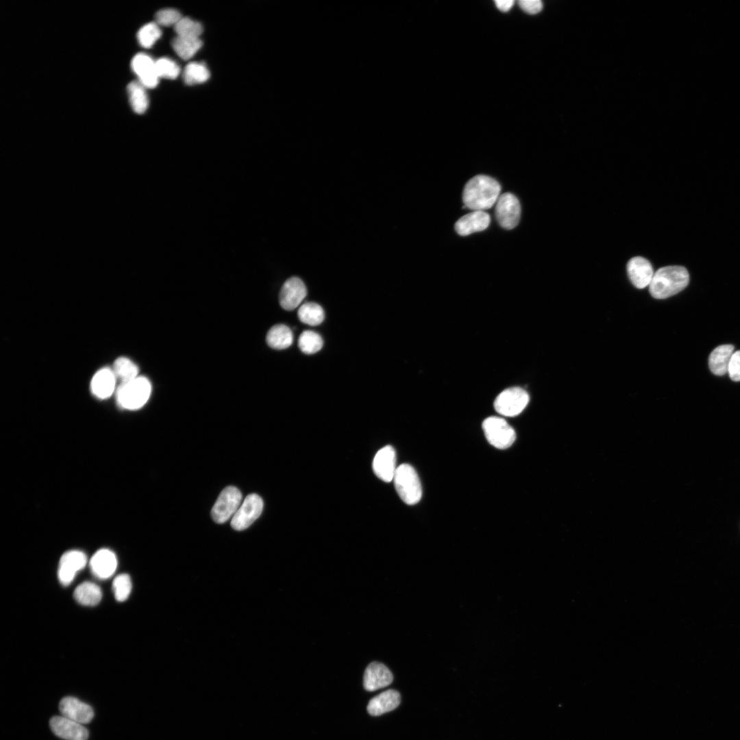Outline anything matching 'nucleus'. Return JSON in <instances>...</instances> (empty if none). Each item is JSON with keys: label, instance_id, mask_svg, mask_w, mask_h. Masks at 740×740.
<instances>
[{"label": "nucleus", "instance_id": "dca6fc26", "mask_svg": "<svg viewBox=\"0 0 740 740\" xmlns=\"http://www.w3.org/2000/svg\"><path fill=\"white\" fill-rule=\"evenodd\" d=\"M627 272L632 284L639 289L649 286L654 274L650 261L641 256L633 257L628 262Z\"/></svg>", "mask_w": 740, "mask_h": 740}, {"label": "nucleus", "instance_id": "ddd939ff", "mask_svg": "<svg viewBox=\"0 0 740 740\" xmlns=\"http://www.w3.org/2000/svg\"><path fill=\"white\" fill-rule=\"evenodd\" d=\"M396 454L391 445L381 448L375 455L373 469L375 476L382 481L390 482L393 480L396 469Z\"/></svg>", "mask_w": 740, "mask_h": 740}, {"label": "nucleus", "instance_id": "bb28decb", "mask_svg": "<svg viewBox=\"0 0 740 740\" xmlns=\"http://www.w3.org/2000/svg\"><path fill=\"white\" fill-rule=\"evenodd\" d=\"M297 316L302 323L312 326L321 324L325 318L323 309L314 302L302 304L298 310Z\"/></svg>", "mask_w": 740, "mask_h": 740}, {"label": "nucleus", "instance_id": "b1692460", "mask_svg": "<svg viewBox=\"0 0 740 740\" xmlns=\"http://www.w3.org/2000/svg\"><path fill=\"white\" fill-rule=\"evenodd\" d=\"M75 600L84 606H95L101 600L100 587L91 582H84L78 585L73 593Z\"/></svg>", "mask_w": 740, "mask_h": 740}, {"label": "nucleus", "instance_id": "f704fd0d", "mask_svg": "<svg viewBox=\"0 0 740 740\" xmlns=\"http://www.w3.org/2000/svg\"><path fill=\"white\" fill-rule=\"evenodd\" d=\"M182 18L180 12L173 8L160 10L155 14L156 23L159 25L169 26L175 24Z\"/></svg>", "mask_w": 740, "mask_h": 740}, {"label": "nucleus", "instance_id": "5701e85b", "mask_svg": "<svg viewBox=\"0 0 740 740\" xmlns=\"http://www.w3.org/2000/svg\"><path fill=\"white\" fill-rule=\"evenodd\" d=\"M268 345L275 349H284L293 341L291 330L284 324H277L270 328L266 336Z\"/></svg>", "mask_w": 740, "mask_h": 740}, {"label": "nucleus", "instance_id": "aec40b11", "mask_svg": "<svg viewBox=\"0 0 740 740\" xmlns=\"http://www.w3.org/2000/svg\"><path fill=\"white\" fill-rule=\"evenodd\" d=\"M399 693L393 689L386 690L373 698L367 710L372 716H379L395 709L400 704Z\"/></svg>", "mask_w": 740, "mask_h": 740}, {"label": "nucleus", "instance_id": "2f4dec72", "mask_svg": "<svg viewBox=\"0 0 740 740\" xmlns=\"http://www.w3.org/2000/svg\"><path fill=\"white\" fill-rule=\"evenodd\" d=\"M161 34L159 25L156 23H149L139 29L137 38L142 47L149 48L159 39Z\"/></svg>", "mask_w": 740, "mask_h": 740}, {"label": "nucleus", "instance_id": "c9c22d12", "mask_svg": "<svg viewBox=\"0 0 740 740\" xmlns=\"http://www.w3.org/2000/svg\"><path fill=\"white\" fill-rule=\"evenodd\" d=\"M727 372L732 380L735 382L740 381V351L733 353L728 364Z\"/></svg>", "mask_w": 740, "mask_h": 740}, {"label": "nucleus", "instance_id": "f8f14e48", "mask_svg": "<svg viewBox=\"0 0 740 740\" xmlns=\"http://www.w3.org/2000/svg\"><path fill=\"white\" fill-rule=\"evenodd\" d=\"M52 732L65 740H87L88 731L82 724L62 715L52 717L49 721Z\"/></svg>", "mask_w": 740, "mask_h": 740}, {"label": "nucleus", "instance_id": "1a4fd4ad", "mask_svg": "<svg viewBox=\"0 0 740 740\" xmlns=\"http://www.w3.org/2000/svg\"><path fill=\"white\" fill-rule=\"evenodd\" d=\"M521 207L518 199L512 193L501 195L495 206V216L499 224L510 230L517 225L520 219Z\"/></svg>", "mask_w": 740, "mask_h": 740}, {"label": "nucleus", "instance_id": "c85d7f7f", "mask_svg": "<svg viewBox=\"0 0 740 740\" xmlns=\"http://www.w3.org/2000/svg\"><path fill=\"white\" fill-rule=\"evenodd\" d=\"M210 77V72L203 63L190 62L188 64L183 73V79L188 85L206 82Z\"/></svg>", "mask_w": 740, "mask_h": 740}, {"label": "nucleus", "instance_id": "0eeeda50", "mask_svg": "<svg viewBox=\"0 0 740 740\" xmlns=\"http://www.w3.org/2000/svg\"><path fill=\"white\" fill-rule=\"evenodd\" d=\"M241 501V491L235 486H227L221 492L212 508V519L218 523L227 521L236 513Z\"/></svg>", "mask_w": 740, "mask_h": 740}, {"label": "nucleus", "instance_id": "9b49d317", "mask_svg": "<svg viewBox=\"0 0 740 740\" xmlns=\"http://www.w3.org/2000/svg\"><path fill=\"white\" fill-rule=\"evenodd\" d=\"M306 295L307 289L304 282L297 277H291L281 288L280 304L286 310H293L301 303Z\"/></svg>", "mask_w": 740, "mask_h": 740}, {"label": "nucleus", "instance_id": "6ab92c4d", "mask_svg": "<svg viewBox=\"0 0 740 740\" xmlns=\"http://www.w3.org/2000/svg\"><path fill=\"white\" fill-rule=\"evenodd\" d=\"M490 220V216L486 212L473 211L464 215L456 222L455 230L460 236H467L485 230L489 226Z\"/></svg>", "mask_w": 740, "mask_h": 740}, {"label": "nucleus", "instance_id": "4be33fe9", "mask_svg": "<svg viewBox=\"0 0 740 740\" xmlns=\"http://www.w3.org/2000/svg\"><path fill=\"white\" fill-rule=\"evenodd\" d=\"M734 352V346L732 345H722L716 347L708 358L711 372L717 375H723L727 373L728 364Z\"/></svg>", "mask_w": 740, "mask_h": 740}, {"label": "nucleus", "instance_id": "4c0bfd02", "mask_svg": "<svg viewBox=\"0 0 740 740\" xmlns=\"http://www.w3.org/2000/svg\"><path fill=\"white\" fill-rule=\"evenodd\" d=\"M515 1L513 0H496L495 3L496 7L502 12H508L513 7Z\"/></svg>", "mask_w": 740, "mask_h": 740}, {"label": "nucleus", "instance_id": "e433bc0d", "mask_svg": "<svg viewBox=\"0 0 740 740\" xmlns=\"http://www.w3.org/2000/svg\"><path fill=\"white\" fill-rule=\"evenodd\" d=\"M518 3L522 10L530 14H536L543 9V2L540 0H520Z\"/></svg>", "mask_w": 740, "mask_h": 740}, {"label": "nucleus", "instance_id": "393cba45", "mask_svg": "<svg viewBox=\"0 0 740 740\" xmlns=\"http://www.w3.org/2000/svg\"><path fill=\"white\" fill-rule=\"evenodd\" d=\"M130 103L136 114H143L149 106L145 88L138 82H131L127 87Z\"/></svg>", "mask_w": 740, "mask_h": 740}, {"label": "nucleus", "instance_id": "6e6552de", "mask_svg": "<svg viewBox=\"0 0 740 740\" xmlns=\"http://www.w3.org/2000/svg\"><path fill=\"white\" fill-rule=\"evenodd\" d=\"M262 508L263 502L258 495H248L232 517V527L238 531L245 530L259 517Z\"/></svg>", "mask_w": 740, "mask_h": 740}, {"label": "nucleus", "instance_id": "72a5a7b5", "mask_svg": "<svg viewBox=\"0 0 740 740\" xmlns=\"http://www.w3.org/2000/svg\"><path fill=\"white\" fill-rule=\"evenodd\" d=\"M156 71L158 77L175 79L180 74L179 65L167 58H162L156 61Z\"/></svg>", "mask_w": 740, "mask_h": 740}, {"label": "nucleus", "instance_id": "7c9ffc66", "mask_svg": "<svg viewBox=\"0 0 740 740\" xmlns=\"http://www.w3.org/2000/svg\"><path fill=\"white\" fill-rule=\"evenodd\" d=\"M177 36L199 38L203 32L201 24L188 17H182L174 26Z\"/></svg>", "mask_w": 740, "mask_h": 740}, {"label": "nucleus", "instance_id": "7ed1b4c3", "mask_svg": "<svg viewBox=\"0 0 740 740\" xmlns=\"http://www.w3.org/2000/svg\"><path fill=\"white\" fill-rule=\"evenodd\" d=\"M151 386L149 380L138 376L135 379L121 383L116 391L119 405L128 410H136L143 406L149 398Z\"/></svg>", "mask_w": 740, "mask_h": 740}, {"label": "nucleus", "instance_id": "9d476101", "mask_svg": "<svg viewBox=\"0 0 740 740\" xmlns=\"http://www.w3.org/2000/svg\"><path fill=\"white\" fill-rule=\"evenodd\" d=\"M87 557L82 551L71 550L65 552L60 558L58 570L60 582L69 585L74 579L77 571L86 565Z\"/></svg>", "mask_w": 740, "mask_h": 740}, {"label": "nucleus", "instance_id": "423d86ee", "mask_svg": "<svg viewBox=\"0 0 740 740\" xmlns=\"http://www.w3.org/2000/svg\"><path fill=\"white\" fill-rule=\"evenodd\" d=\"M528 393L520 387H511L502 391L495 398L494 408L503 416L514 417L520 414L529 402Z\"/></svg>", "mask_w": 740, "mask_h": 740}, {"label": "nucleus", "instance_id": "f257e3e1", "mask_svg": "<svg viewBox=\"0 0 740 740\" xmlns=\"http://www.w3.org/2000/svg\"><path fill=\"white\" fill-rule=\"evenodd\" d=\"M500 190L501 186L495 179L484 175H476L464 188V208L473 211L489 209L497 201Z\"/></svg>", "mask_w": 740, "mask_h": 740}, {"label": "nucleus", "instance_id": "f03ea898", "mask_svg": "<svg viewBox=\"0 0 740 740\" xmlns=\"http://www.w3.org/2000/svg\"><path fill=\"white\" fill-rule=\"evenodd\" d=\"M689 282V275L686 268L678 265L667 266L654 273L649 291L654 298L666 299L682 291Z\"/></svg>", "mask_w": 740, "mask_h": 740}, {"label": "nucleus", "instance_id": "f3484780", "mask_svg": "<svg viewBox=\"0 0 740 740\" xmlns=\"http://www.w3.org/2000/svg\"><path fill=\"white\" fill-rule=\"evenodd\" d=\"M393 680V674L387 667L381 663L373 662L365 671L363 686L367 691H373L389 685Z\"/></svg>", "mask_w": 740, "mask_h": 740}, {"label": "nucleus", "instance_id": "cd10ccee", "mask_svg": "<svg viewBox=\"0 0 740 740\" xmlns=\"http://www.w3.org/2000/svg\"><path fill=\"white\" fill-rule=\"evenodd\" d=\"M112 370L121 383L130 382L138 376L137 365L125 357H120L114 361Z\"/></svg>", "mask_w": 740, "mask_h": 740}, {"label": "nucleus", "instance_id": "473e14b6", "mask_svg": "<svg viewBox=\"0 0 740 740\" xmlns=\"http://www.w3.org/2000/svg\"><path fill=\"white\" fill-rule=\"evenodd\" d=\"M132 582L129 575L122 574L118 575L113 580L112 590L114 597L119 602L126 600L131 592Z\"/></svg>", "mask_w": 740, "mask_h": 740}, {"label": "nucleus", "instance_id": "c756f323", "mask_svg": "<svg viewBox=\"0 0 740 740\" xmlns=\"http://www.w3.org/2000/svg\"><path fill=\"white\" fill-rule=\"evenodd\" d=\"M323 345L322 337L314 331H304L298 339L299 348L306 354L317 353L323 347Z\"/></svg>", "mask_w": 740, "mask_h": 740}, {"label": "nucleus", "instance_id": "a211bd4d", "mask_svg": "<svg viewBox=\"0 0 740 740\" xmlns=\"http://www.w3.org/2000/svg\"><path fill=\"white\" fill-rule=\"evenodd\" d=\"M117 567L114 552L108 549L98 550L90 560L92 573L98 578L106 579L113 575Z\"/></svg>", "mask_w": 740, "mask_h": 740}, {"label": "nucleus", "instance_id": "39448f33", "mask_svg": "<svg viewBox=\"0 0 740 740\" xmlns=\"http://www.w3.org/2000/svg\"><path fill=\"white\" fill-rule=\"evenodd\" d=\"M482 428L489 443L497 449L508 448L516 439L514 429L502 417L486 418L482 423Z\"/></svg>", "mask_w": 740, "mask_h": 740}, {"label": "nucleus", "instance_id": "a878e982", "mask_svg": "<svg viewBox=\"0 0 740 740\" xmlns=\"http://www.w3.org/2000/svg\"><path fill=\"white\" fill-rule=\"evenodd\" d=\"M175 52L183 60L191 58L202 46L199 38L176 36L171 41Z\"/></svg>", "mask_w": 740, "mask_h": 740}, {"label": "nucleus", "instance_id": "4468645a", "mask_svg": "<svg viewBox=\"0 0 740 740\" xmlns=\"http://www.w3.org/2000/svg\"><path fill=\"white\" fill-rule=\"evenodd\" d=\"M132 69L138 77V82L148 88H155L159 81L156 71V61L145 53L136 54L132 60Z\"/></svg>", "mask_w": 740, "mask_h": 740}, {"label": "nucleus", "instance_id": "20e7f679", "mask_svg": "<svg viewBox=\"0 0 740 740\" xmlns=\"http://www.w3.org/2000/svg\"><path fill=\"white\" fill-rule=\"evenodd\" d=\"M393 482L397 494L408 505L418 503L422 495V488L415 469L408 464L398 466Z\"/></svg>", "mask_w": 740, "mask_h": 740}, {"label": "nucleus", "instance_id": "412c9836", "mask_svg": "<svg viewBox=\"0 0 740 740\" xmlns=\"http://www.w3.org/2000/svg\"><path fill=\"white\" fill-rule=\"evenodd\" d=\"M116 376L112 369L102 368L92 377L90 382L92 393L99 399H106L114 393Z\"/></svg>", "mask_w": 740, "mask_h": 740}, {"label": "nucleus", "instance_id": "2eb2a0df", "mask_svg": "<svg viewBox=\"0 0 740 740\" xmlns=\"http://www.w3.org/2000/svg\"><path fill=\"white\" fill-rule=\"evenodd\" d=\"M59 710L62 716L82 724L89 723L94 717L90 706L71 696L61 700Z\"/></svg>", "mask_w": 740, "mask_h": 740}]
</instances>
